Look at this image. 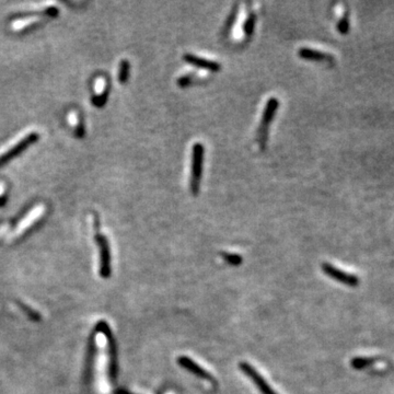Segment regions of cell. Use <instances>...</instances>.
<instances>
[{
  "label": "cell",
  "instance_id": "obj_16",
  "mask_svg": "<svg viewBox=\"0 0 394 394\" xmlns=\"http://www.w3.org/2000/svg\"><path fill=\"white\" fill-rule=\"evenodd\" d=\"M129 69L130 65L127 59L120 60L119 68H118V81L119 83H125L129 77Z\"/></svg>",
  "mask_w": 394,
  "mask_h": 394
},
{
  "label": "cell",
  "instance_id": "obj_17",
  "mask_svg": "<svg viewBox=\"0 0 394 394\" xmlns=\"http://www.w3.org/2000/svg\"><path fill=\"white\" fill-rule=\"evenodd\" d=\"M255 24H256L255 13H251L243 24V32L245 33L246 37H251V35L253 34L255 30Z\"/></svg>",
  "mask_w": 394,
  "mask_h": 394
},
{
  "label": "cell",
  "instance_id": "obj_8",
  "mask_svg": "<svg viewBox=\"0 0 394 394\" xmlns=\"http://www.w3.org/2000/svg\"><path fill=\"white\" fill-rule=\"evenodd\" d=\"M92 221H93V224H94V229H95V228H97V225H98V218H95V217H93ZM95 240H97L98 244H99L100 262H101V267H100L101 274H102V276H104V277L109 276L111 267H110V249H109L108 241H107V239L104 238L103 236H101V235L98 234L97 229H95Z\"/></svg>",
  "mask_w": 394,
  "mask_h": 394
},
{
  "label": "cell",
  "instance_id": "obj_6",
  "mask_svg": "<svg viewBox=\"0 0 394 394\" xmlns=\"http://www.w3.org/2000/svg\"><path fill=\"white\" fill-rule=\"evenodd\" d=\"M57 13H58V9L55 7L54 4H49V6L46 8V10H45V12L42 14L14 20V21L11 23V29L16 32L23 31V30H27L29 28L33 27V25L42 23L45 20V18L54 17V16H56Z\"/></svg>",
  "mask_w": 394,
  "mask_h": 394
},
{
  "label": "cell",
  "instance_id": "obj_3",
  "mask_svg": "<svg viewBox=\"0 0 394 394\" xmlns=\"http://www.w3.org/2000/svg\"><path fill=\"white\" fill-rule=\"evenodd\" d=\"M279 107V101L276 98H271L265 105V110L263 112L261 124L257 129V143H259L262 150H264L267 141V136H269L270 125L275 118L277 109Z\"/></svg>",
  "mask_w": 394,
  "mask_h": 394
},
{
  "label": "cell",
  "instance_id": "obj_14",
  "mask_svg": "<svg viewBox=\"0 0 394 394\" xmlns=\"http://www.w3.org/2000/svg\"><path fill=\"white\" fill-rule=\"evenodd\" d=\"M68 122H69V125L75 129V131L77 133L78 136H80V137L83 136L84 128H83L81 120H80V116L78 115L77 112H75V111H73V112H69Z\"/></svg>",
  "mask_w": 394,
  "mask_h": 394
},
{
  "label": "cell",
  "instance_id": "obj_12",
  "mask_svg": "<svg viewBox=\"0 0 394 394\" xmlns=\"http://www.w3.org/2000/svg\"><path fill=\"white\" fill-rule=\"evenodd\" d=\"M108 82L105 78L99 77L98 79H95L94 82V97L92 99V102L95 107H102V105L107 102L108 99Z\"/></svg>",
  "mask_w": 394,
  "mask_h": 394
},
{
  "label": "cell",
  "instance_id": "obj_13",
  "mask_svg": "<svg viewBox=\"0 0 394 394\" xmlns=\"http://www.w3.org/2000/svg\"><path fill=\"white\" fill-rule=\"evenodd\" d=\"M298 55L302 59L307 60H315V62H320V60H324L327 58V55L320 52V50L309 48V47H302L298 50Z\"/></svg>",
  "mask_w": 394,
  "mask_h": 394
},
{
  "label": "cell",
  "instance_id": "obj_18",
  "mask_svg": "<svg viewBox=\"0 0 394 394\" xmlns=\"http://www.w3.org/2000/svg\"><path fill=\"white\" fill-rule=\"evenodd\" d=\"M336 29L338 33H341L343 35H346L348 32H350L351 23H350V18H348V13H345L344 16L340 19V21L337 22Z\"/></svg>",
  "mask_w": 394,
  "mask_h": 394
},
{
  "label": "cell",
  "instance_id": "obj_15",
  "mask_svg": "<svg viewBox=\"0 0 394 394\" xmlns=\"http://www.w3.org/2000/svg\"><path fill=\"white\" fill-rule=\"evenodd\" d=\"M376 361L375 358H367V357H355L354 359L351 361V365L354 368V369H357V370H361V369H365L366 367L368 366H371L373 362Z\"/></svg>",
  "mask_w": 394,
  "mask_h": 394
},
{
  "label": "cell",
  "instance_id": "obj_1",
  "mask_svg": "<svg viewBox=\"0 0 394 394\" xmlns=\"http://www.w3.org/2000/svg\"><path fill=\"white\" fill-rule=\"evenodd\" d=\"M95 345L99 348L98 357L95 358V387L100 393H107L109 378L115 376L114 345L108 331L98 332Z\"/></svg>",
  "mask_w": 394,
  "mask_h": 394
},
{
  "label": "cell",
  "instance_id": "obj_10",
  "mask_svg": "<svg viewBox=\"0 0 394 394\" xmlns=\"http://www.w3.org/2000/svg\"><path fill=\"white\" fill-rule=\"evenodd\" d=\"M178 363L182 368H184L185 370H188L191 373H193V375H195L196 377L205 379V380H207V381L214 380V378L210 375V373L207 372L203 367H200L198 363L195 362L194 360H192L189 357L180 356L178 358Z\"/></svg>",
  "mask_w": 394,
  "mask_h": 394
},
{
  "label": "cell",
  "instance_id": "obj_21",
  "mask_svg": "<svg viewBox=\"0 0 394 394\" xmlns=\"http://www.w3.org/2000/svg\"><path fill=\"white\" fill-rule=\"evenodd\" d=\"M192 81H193V76L184 75V76H181V77L178 79V81H176V83H178V85L181 88H186L188 85H190L192 83Z\"/></svg>",
  "mask_w": 394,
  "mask_h": 394
},
{
  "label": "cell",
  "instance_id": "obj_22",
  "mask_svg": "<svg viewBox=\"0 0 394 394\" xmlns=\"http://www.w3.org/2000/svg\"><path fill=\"white\" fill-rule=\"evenodd\" d=\"M4 195V185L2 183H0V197H2Z\"/></svg>",
  "mask_w": 394,
  "mask_h": 394
},
{
  "label": "cell",
  "instance_id": "obj_5",
  "mask_svg": "<svg viewBox=\"0 0 394 394\" xmlns=\"http://www.w3.org/2000/svg\"><path fill=\"white\" fill-rule=\"evenodd\" d=\"M45 211H46V207H45V205L39 204L38 206H35L34 208H32L31 211H30V213L20 221V224L12 232L10 239L14 240L19 238V236H21L24 232H27L34 224H37V222L42 218L43 215L45 214Z\"/></svg>",
  "mask_w": 394,
  "mask_h": 394
},
{
  "label": "cell",
  "instance_id": "obj_2",
  "mask_svg": "<svg viewBox=\"0 0 394 394\" xmlns=\"http://www.w3.org/2000/svg\"><path fill=\"white\" fill-rule=\"evenodd\" d=\"M205 147L203 144L196 143L192 148V163H191V178L190 190L192 195L196 196L199 193L201 175H203Z\"/></svg>",
  "mask_w": 394,
  "mask_h": 394
},
{
  "label": "cell",
  "instance_id": "obj_9",
  "mask_svg": "<svg viewBox=\"0 0 394 394\" xmlns=\"http://www.w3.org/2000/svg\"><path fill=\"white\" fill-rule=\"evenodd\" d=\"M322 271L325 275L330 277V278L335 279L336 281L342 282V284H344L346 286L356 287L358 284H359V279H358V277H356L355 275H352V274H347V273H345L344 271L337 269V267L328 264V263H324V264H322Z\"/></svg>",
  "mask_w": 394,
  "mask_h": 394
},
{
  "label": "cell",
  "instance_id": "obj_19",
  "mask_svg": "<svg viewBox=\"0 0 394 394\" xmlns=\"http://www.w3.org/2000/svg\"><path fill=\"white\" fill-rule=\"evenodd\" d=\"M236 16H238V4H235L234 9H232L231 13L228 16V19H227V21L225 23V27H224L225 34H228L231 31V29H232V27H234V24L236 22Z\"/></svg>",
  "mask_w": 394,
  "mask_h": 394
},
{
  "label": "cell",
  "instance_id": "obj_11",
  "mask_svg": "<svg viewBox=\"0 0 394 394\" xmlns=\"http://www.w3.org/2000/svg\"><path fill=\"white\" fill-rule=\"evenodd\" d=\"M183 59L188 64L194 66V67L206 69L211 73H218L221 69V65L219 63L214 62V60H209V59H206L203 57L196 56V55H193V54H185L183 56Z\"/></svg>",
  "mask_w": 394,
  "mask_h": 394
},
{
  "label": "cell",
  "instance_id": "obj_4",
  "mask_svg": "<svg viewBox=\"0 0 394 394\" xmlns=\"http://www.w3.org/2000/svg\"><path fill=\"white\" fill-rule=\"evenodd\" d=\"M39 139V133L38 131H30L28 134L22 135L21 137L17 139L16 141L8 146L6 150H3L0 153V165H2L3 163H6L7 161L10 159H12L14 156L19 155L21 151H23L25 148H28L30 145H32Z\"/></svg>",
  "mask_w": 394,
  "mask_h": 394
},
{
  "label": "cell",
  "instance_id": "obj_7",
  "mask_svg": "<svg viewBox=\"0 0 394 394\" xmlns=\"http://www.w3.org/2000/svg\"><path fill=\"white\" fill-rule=\"evenodd\" d=\"M239 368L241 369V371L254 383V386L257 388V390L261 392V394H277L274 390H273V388H271L269 383H267L265 379L263 378L260 373L256 371L255 368L253 366H251L250 363H247L245 361L240 362Z\"/></svg>",
  "mask_w": 394,
  "mask_h": 394
},
{
  "label": "cell",
  "instance_id": "obj_20",
  "mask_svg": "<svg viewBox=\"0 0 394 394\" xmlns=\"http://www.w3.org/2000/svg\"><path fill=\"white\" fill-rule=\"evenodd\" d=\"M221 256H222V259H224L227 263H229V264L234 265V266L241 265L242 261H243V259H242V256H240L239 254L226 253V252H224V253L221 254Z\"/></svg>",
  "mask_w": 394,
  "mask_h": 394
}]
</instances>
